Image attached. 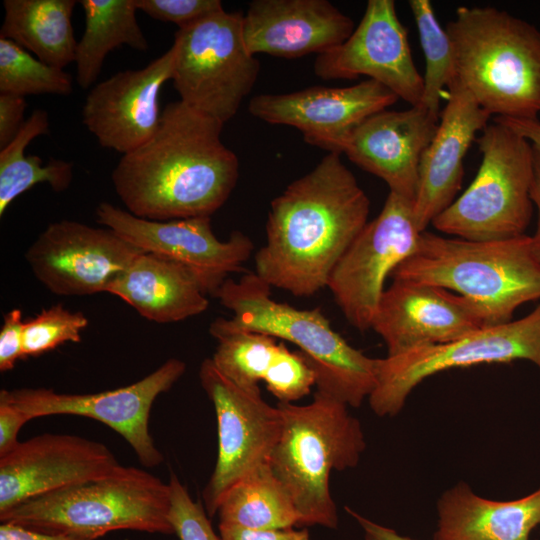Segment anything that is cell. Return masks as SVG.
<instances>
[{"mask_svg": "<svg viewBox=\"0 0 540 540\" xmlns=\"http://www.w3.org/2000/svg\"><path fill=\"white\" fill-rule=\"evenodd\" d=\"M421 233L413 201L389 192L378 216L356 236L327 284L353 327L360 331L371 328L386 278L413 254Z\"/></svg>", "mask_w": 540, "mask_h": 540, "instance_id": "12", "label": "cell"}, {"mask_svg": "<svg viewBox=\"0 0 540 540\" xmlns=\"http://www.w3.org/2000/svg\"><path fill=\"white\" fill-rule=\"evenodd\" d=\"M73 91L70 74L33 57L13 41L0 37V93L67 96Z\"/></svg>", "mask_w": 540, "mask_h": 540, "instance_id": "32", "label": "cell"}, {"mask_svg": "<svg viewBox=\"0 0 540 540\" xmlns=\"http://www.w3.org/2000/svg\"><path fill=\"white\" fill-rule=\"evenodd\" d=\"M75 0H4L0 37L9 39L44 63L63 69L75 61L72 26Z\"/></svg>", "mask_w": 540, "mask_h": 540, "instance_id": "27", "label": "cell"}, {"mask_svg": "<svg viewBox=\"0 0 540 540\" xmlns=\"http://www.w3.org/2000/svg\"><path fill=\"white\" fill-rule=\"evenodd\" d=\"M390 276L454 291L480 308L487 326L510 322L519 306L540 299V262L525 234L476 241L424 231Z\"/></svg>", "mask_w": 540, "mask_h": 540, "instance_id": "4", "label": "cell"}, {"mask_svg": "<svg viewBox=\"0 0 540 540\" xmlns=\"http://www.w3.org/2000/svg\"><path fill=\"white\" fill-rule=\"evenodd\" d=\"M398 99L384 85L366 79L342 88L312 86L290 93L260 94L250 100L248 110L267 123L295 127L308 144L341 155L361 122Z\"/></svg>", "mask_w": 540, "mask_h": 540, "instance_id": "18", "label": "cell"}, {"mask_svg": "<svg viewBox=\"0 0 540 540\" xmlns=\"http://www.w3.org/2000/svg\"><path fill=\"white\" fill-rule=\"evenodd\" d=\"M103 443L45 433L0 457V513L27 500L111 476L122 469Z\"/></svg>", "mask_w": 540, "mask_h": 540, "instance_id": "17", "label": "cell"}, {"mask_svg": "<svg viewBox=\"0 0 540 540\" xmlns=\"http://www.w3.org/2000/svg\"><path fill=\"white\" fill-rule=\"evenodd\" d=\"M147 320L167 324L205 312L206 294L182 266L152 253H140L107 288Z\"/></svg>", "mask_w": 540, "mask_h": 540, "instance_id": "26", "label": "cell"}, {"mask_svg": "<svg viewBox=\"0 0 540 540\" xmlns=\"http://www.w3.org/2000/svg\"><path fill=\"white\" fill-rule=\"evenodd\" d=\"M169 520L180 540H222L214 532L206 510L195 502L174 473H170Z\"/></svg>", "mask_w": 540, "mask_h": 540, "instance_id": "34", "label": "cell"}, {"mask_svg": "<svg viewBox=\"0 0 540 540\" xmlns=\"http://www.w3.org/2000/svg\"><path fill=\"white\" fill-rule=\"evenodd\" d=\"M437 514L433 540H529L540 525V488L520 499L494 501L460 482L440 496Z\"/></svg>", "mask_w": 540, "mask_h": 540, "instance_id": "25", "label": "cell"}, {"mask_svg": "<svg viewBox=\"0 0 540 540\" xmlns=\"http://www.w3.org/2000/svg\"><path fill=\"white\" fill-rule=\"evenodd\" d=\"M142 252L110 228L59 220L38 235L25 259L51 293L85 296L106 292Z\"/></svg>", "mask_w": 540, "mask_h": 540, "instance_id": "15", "label": "cell"}, {"mask_svg": "<svg viewBox=\"0 0 540 540\" xmlns=\"http://www.w3.org/2000/svg\"><path fill=\"white\" fill-rule=\"evenodd\" d=\"M95 214L99 224L133 246L185 268L206 295L214 296L230 274L242 271L254 248L251 239L237 230L220 241L212 230L211 217L154 221L109 202L99 203Z\"/></svg>", "mask_w": 540, "mask_h": 540, "instance_id": "14", "label": "cell"}, {"mask_svg": "<svg viewBox=\"0 0 540 540\" xmlns=\"http://www.w3.org/2000/svg\"><path fill=\"white\" fill-rule=\"evenodd\" d=\"M174 50L140 69H127L94 84L82 107V122L99 145L127 154L156 131L159 94L172 78Z\"/></svg>", "mask_w": 540, "mask_h": 540, "instance_id": "20", "label": "cell"}, {"mask_svg": "<svg viewBox=\"0 0 540 540\" xmlns=\"http://www.w3.org/2000/svg\"><path fill=\"white\" fill-rule=\"evenodd\" d=\"M219 524L249 530L300 526V517L283 484L268 463L235 483L223 496Z\"/></svg>", "mask_w": 540, "mask_h": 540, "instance_id": "29", "label": "cell"}, {"mask_svg": "<svg viewBox=\"0 0 540 540\" xmlns=\"http://www.w3.org/2000/svg\"><path fill=\"white\" fill-rule=\"evenodd\" d=\"M199 378L217 419V460L202 494L205 510L213 516L235 483L268 463L282 433L283 416L278 406L262 398L259 387L238 386L212 358L202 362Z\"/></svg>", "mask_w": 540, "mask_h": 540, "instance_id": "11", "label": "cell"}, {"mask_svg": "<svg viewBox=\"0 0 540 540\" xmlns=\"http://www.w3.org/2000/svg\"><path fill=\"white\" fill-rule=\"evenodd\" d=\"M369 199L340 154L327 153L313 170L272 200L256 274L271 287L311 296L368 222Z\"/></svg>", "mask_w": 540, "mask_h": 540, "instance_id": "2", "label": "cell"}, {"mask_svg": "<svg viewBox=\"0 0 540 540\" xmlns=\"http://www.w3.org/2000/svg\"><path fill=\"white\" fill-rule=\"evenodd\" d=\"M138 10L151 18L186 27L224 10L219 0H136Z\"/></svg>", "mask_w": 540, "mask_h": 540, "instance_id": "35", "label": "cell"}, {"mask_svg": "<svg viewBox=\"0 0 540 540\" xmlns=\"http://www.w3.org/2000/svg\"><path fill=\"white\" fill-rule=\"evenodd\" d=\"M186 364L166 360L155 371L125 387L91 394L58 393L47 388L0 391V399L25 413L30 420L49 415H77L104 423L119 433L147 467L162 463L163 454L149 432V417L156 398L180 379Z\"/></svg>", "mask_w": 540, "mask_h": 540, "instance_id": "13", "label": "cell"}, {"mask_svg": "<svg viewBox=\"0 0 540 540\" xmlns=\"http://www.w3.org/2000/svg\"><path fill=\"white\" fill-rule=\"evenodd\" d=\"M494 121L500 122L512 128L514 131L525 137L533 145L540 147V121L536 119H514L506 117H495Z\"/></svg>", "mask_w": 540, "mask_h": 540, "instance_id": "43", "label": "cell"}, {"mask_svg": "<svg viewBox=\"0 0 540 540\" xmlns=\"http://www.w3.org/2000/svg\"><path fill=\"white\" fill-rule=\"evenodd\" d=\"M49 132V116L43 109H35L16 137L0 149V216L18 196L40 183L54 191L68 189L73 179L74 164L50 158L44 164L37 155L25 154V148L40 135Z\"/></svg>", "mask_w": 540, "mask_h": 540, "instance_id": "30", "label": "cell"}, {"mask_svg": "<svg viewBox=\"0 0 540 540\" xmlns=\"http://www.w3.org/2000/svg\"><path fill=\"white\" fill-rule=\"evenodd\" d=\"M87 326L88 319L82 312H72L62 304L43 308L24 321V358L39 356L66 342H80L81 331Z\"/></svg>", "mask_w": 540, "mask_h": 540, "instance_id": "33", "label": "cell"}, {"mask_svg": "<svg viewBox=\"0 0 540 540\" xmlns=\"http://www.w3.org/2000/svg\"><path fill=\"white\" fill-rule=\"evenodd\" d=\"M534 174L530 190L531 200L537 210V226L532 239V248L535 257L540 262V147L533 145Z\"/></svg>", "mask_w": 540, "mask_h": 540, "instance_id": "42", "label": "cell"}, {"mask_svg": "<svg viewBox=\"0 0 540 540\" xmlns=\"http://www.w3.org/2000/svg\"><path fill=\"white\" fill-rule=\"evenodd\" d=\"M241 12L221 10L179 28L172 48L180 101L223 124L238 112L260 64L245 44Z\"/></svg>", "mask_w": 540, "mask_h": 540, "instance_id": "9", "label": "cell"}, {"mask_svg": "<svg viewBox=\"0 0 540 540\" xmlns=\"http://www.w3.org/2000/svg\"><path fill=\"white\" fill-rule=\"evenodd\" d=\"M26 106L25 97L0 93V149L5 148L23 127Z\"/></svg>", "mask_w": 540, "mask_h": 540, "instance_id": "37", "label": "cell"}, {"mask_svg": "<svg viewBox=\"0 0 540 540\" xmlns=\"http://www.w3.org/2000/svg\"><path fill=\"white\" fill-rule=\"evenodd\" d=\"M0 540H89L64 534L46 533L21 525L3 522L0 525Z\"/></svg>", "mask_w": 540, "mask_h": 540, "instance_id": "40", "label": "cell"}, {"mask_svg": "<svg viewBox=\"0 0 540 540\" xmlns=\"http://www.w3.org/2000/svg\"><path fill=\"white\" fill-rule=\"evenodd\" d=\"M30 418L7 401L0 399V457L12 451L20 442L18 433Z\"/></svg>", "mask_w": 540, "mask_h": 540, "instance_id": "39", "label": "cell"}, {"mask_svg": "<svg viewBox=\"0 0 540 540\" xmlns=\"http://www.w3.org/2000/svg\"><path fill=\"white\" fill-rule=\"evenodd\" d=\"M515 360H528L540 369V302L521 319L378 358L377 384L369 404L380 417L395 416L412 390L429 376L453 368Z\"/></svg>", "mask_w": 540, "mask_h": 540, "instance_id": "10", "label": "cell"}, {"mask_svg": "<svg viewBox=\"0 0 540 540\" xmlns=\"http://www.w3.org/2000/svg\"><path fill=\"white\" fill-rule=\"evenodd\" d=\"M170 487L136 467L27 500L0 513L1 522L98 540L117 530L175 534Z\"/></svg>", "mask_w": 540, "mask_h": 540, "instance_id": "7", "label": "cell"}, {"mask_svg": "<svg viewBox=\"0 0 540 540\" xmlns=\"http://www.w3.org/2000/svg\"><path fill=\"white\" fill-rule=\"evenodd\" d=\"M223 126L180 100L167 104L151 138L112 171L126 210L154 221L211 217L239 177L238 157L221 140Z\"/></svg>", "mask_w": 540, "mask_h": 540, "instance_id": "1", "label": "cell"}, {"mask_svg": "<svg viewBox=\"0 0 540 540\" xmlns=\"http://www.w3.org/2000/svg\"><path fill=\"white\" fill-rule=\"evenodd\" d=\"M480 168L464 193L433 221L440 232L467 240L524 235L533 214V144L505 124H488L477 140Z\"/></svg>", "mask_w": 540, "mask_h": 540, "instance_id": "8", "label": "cell"}, {"mask_svg": "<svg viewBox=\"0 0 540 540\" xmlns=\"http://www.w3.org/2000/svg\"><path fill=\"white\" fill-rule=\"evenodd\" d=\"M209 332L218 341L212 356L214 364L240 387L256 388L262 381L279 402L293 403L316 385L310 360L301 351H290L273 336L225 329L214 322Z\"/></svg>", "mask_w": 540, "mask_h": 540, "instance_id": "24", "label": "cell"}, {"mask_svg": "<svg viewBox=\"0 0 540 540\" xmlns=\"http://www.w3.org/2000/svg\"><path fill=\"white\" fill-rule=\"evenodd\" d=\"M491 115L474 99L457 76L448 85L447 103L438 128L424 151L413 215L420 232L449 207L461 187L463 161L476 133Z\"/></svg>", "mask_w": 540, "mask_h": 540, "instance_id": "22", "label": "cell"}, {"mask_svg": "<svg viewBox=\"0 0 540 540\" xmlns=\"http://www.w3.org/2000/svg\"><path fill=\"white\" fill-rule=\"evenodd\" d=\"M222 540H312L307 529L292 528L249 530L234 525L219 524Z\"/></svg>", "mask_w": 540, "mask_h": 540, "instance_id": "38", "label": "cell"}, {"mask_svg": "<svg viewBox=\"0 0 540 540\" xmlns=\"http://www.w3.org/2000/svg\"><path fill=\"white\" fill-rule=\"evenodd\" d=\"M348 514H350L361 526L364 532L365 540H414L407 536L398 534L395 530L380 525L370 519L360 515L353 511L349 507H345Z\"/></svg>", "mask_w": 540, "mask_h": 540, "instance_id": "41", "label": "cell"}, {"mask_svg": "<svg viewBox=\"0 0 540 540\" xmlns=\"http://www.w3.org/2000/svg\"><path fill=\"white\" fill-rule=\"evenodd\" d=\"M23 315L22 310L14 308L3 317L0 330V371L12 370L23 355Z\"/></svg>", "mask_w": 540, "mask_h": 540, "instance_id": "36", "label": "cell"}, {"mask_svg": "<svg viewBox=\"0 0 540 540\" xmlns=\"http://www.w3.org/2000/svg\"><path fill=\"white\" fill-rule=\"evenodd\" d=\"M439 119L421 105L379 111L355 128L343 153L358 167L385 181L389 192L414 202L421 158Z\"/></svg>", "mask_w": 540, "mask_h": 540, "instance_id": "21", "label": "cell"}, {"mask_svg": "<svg viewBox=\"0 0 540 540\" xmlns=\"http://www.w3.org/2000/svg\"><path fill=\"white\" fill-rule=\"evenodd\" d=\"M270 288L256 273H246L238 281L226 279L214 297L233 315L213 322L295 344L315 370L318 391L349 407H360L376 387L378 358L352 347L333 330L320 308L303 310L275 301Z\"/></svg>", "mask_w": 540, "mask_h": 540, "instance_id": "5", "label": "cell"}, {"mask_svg": "<svg viewBox=\"0 0 540 540\" xmlns=\"http://www.w3.org/2000/svg\"><path fill=\"white\" fill-rule=\"evenodd\" d=\"M283 429L268 465L289 493L300 525L335 529L338 514L330 473L358 465L366 442L348 405L321 392L306 405L278 402Z\"/></svg>", "mask_w": 540, "mask_h": 540, "instance_id": "6", "label": "cell"}, {"mask_svg": "<svg viewBox=\"0 0 540 540\" xmlns=\"http://www.w3.org/2000/svg\"><path fill=\"white\" fill-rule=\"evenodd\" d=\"M409 6L426 61L421 106L440 118L443 89L448 87L456 76L451 40L446 29L437 21L430 1L410 0Z\"/></svg>", "mask_w": 540, "mask_h": 540, "instance_id": "31", "label": "cell"}, {"mask_svg": "<svg viewBox=\"0 0 540 540\" xmlns=\"http://www.w3.org/2000/svg\"><path fill=\"white\" fill-rule=\"evenodd\" d=\"M480 308L445 288L393 279L384 290L373 329L384 340L387 356L461 338L486 327Z\"/></svg>", "mask_w": 540, "mask_h": 540, "instance_id": "19", "label": "cell"}, {"mask_svg": "<svg viewBox=\"0 0 540 540\" xmlns=\"http://www.w3.org/2000/svg\"><path fill=\"white\" fill-rule=\"evenodd\" d=\"M315 74L324 80H374L410 106H420L423 76L412 58L408 33L393 0H369L359 25L340 45L319 54Z\"/></svg>", "mask_w": 540, "mask_h": 540, "instance_id": "16", "label": "cell"}, {"mask_svg": "<svg viewBox=\"0 0 540 540\" xmlns=\"http://www.w3.org/2000/svg\"><path fill=\"white\" fill-rule=\"evenodd\" d=\"M354 29L353 20L327 0H254L243 16L244 41L254 56L319 55Z\"/></svg>", "mask_w": 540, "mask_h": 540, "instance_id": "23", "label": "cell"}, {"mask_svg": "<svg viewBox=\"0 0 540 540\" xmlns=\"http://www.w3.org/2000/svg\"><path fill=\"white\" fill-rule=\"evenodd\" d=\"M85 27L77 43L76 80L82 89L92 87L106 56L127 45L138 51L149 48L138 24L136 0H81Z\"/></svg>", "mask_w": 540, "mask_h": 540, "instance_id": "28", "label": "cell"}, {"mask_svg": "<svg viewBox=\"0 0 540 540\" xmlns=\"http://www.w3.org/2000/svg\"><path fill=\"white\" fill-rule=\"evenodd\" d=\"M456 76L491 116L536 119L540 113V31L494 7L456 10L446 27Z\"/></svg>", "mask_w": 540, "mask_h": 540, "instance_id": "3", "label": "cell"}]
</instances>
